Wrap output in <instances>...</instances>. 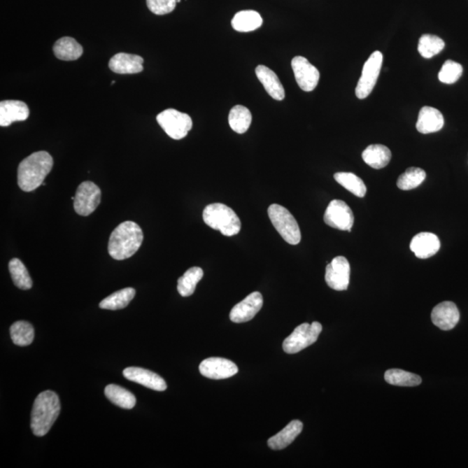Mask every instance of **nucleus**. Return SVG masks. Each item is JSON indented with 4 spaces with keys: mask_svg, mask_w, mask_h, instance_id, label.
Segmentation results:
<instances>
[{
    "mask_svg": "<svg viewBox=\"0 0 468 468\" xmlns=\"http://www.w3.org/2000/svg\"><path fill=\"white\" fill-rule=\"evenodd\" d=\"M53 52L57 59L63 61H75L83 55V49L75 38L64 37L55 43L53 46Z\"/></svg>",
    "mask_w": 468,
    "mask_h": 468,
    "instance_id": "obj_24",
    "label": "nucleus"
},
{
    "mask_svg": "<svg viewBox=\"0 0 468 468\" xmlns=\"http://www.w3.org/2000/svg\"><path fill=\"white\" fill-rule=\"evenodd\" d=\"M431 319L433 324L442 331H450L458 324L460 312L455 303L445 301L434 308Z\"/></svg>",
    "mask_w": 468,
    "mask_h": 468,
    "instance_id": "obj_15",
    "label": "nucleus"
},
{
    "mask_svg": "<svg viewBox=\"0 0 468 468\" xmlns=\"http://www.w3.org/2000/svg\"><path fill=\"white\" fill-rule=\"evenodd\" d=\"M463 68L462 64L456 63L453 60H447L442 65L441 70L439 72L438 78L441 83L452 85L462 77Z\"/></svg>",
    "mask_w": 468,
    "mask_h": 468,
    "instance_id": "obj_36",
    "label": "nucleus"
},
{
    "mask_svg": "<svg viewBox=\"0 0 468 468\" xmlns=\"http://www.w3.org/2000/svg\"><path fill=\"white\" fill-rule=\"evenodd\" d=\"M10 337L14 344L17 346H28L34 342V328L30 322L17 321L10 326Z\"/></svg>",
    "mask_w": 468,
    "mask_h": 468,
    "instance_id": "obj_32",
    "label": "nucleus"
},
{
    "mask_svg": "<svg viewBox=\"0 0 468 468\" xmlns=\"http://www.w3.org/2000/svg\"><path fill=\"white\" fill-rule=\"evenodd\" d=\"M143 61L140 56L121 52L111 57L108 67L118 74H137L143 71Z\"/></svg>",
    "mask_w": 468,
    "mask_h": 468,
    "instance_id": "obj_19",
    "label": "nucleus"
},
{
    "mask_svg": "<svg viewBox=\"0 0 468 468\" xmlns=\"http://www.w3.org/2000/svg\"><path fill=\"white\" fill-rule=\"evenodd\" d=\"M334 179L337 183L343 186L346 190L350 192L359 198L364 197L367 193V187L360 177L352 173L340 172L334 175Z\"/></svg>",
    "mask_w": 468,
    "mask_h": 468,
    "instance_id": "obj_30",
    "label": "nucleus"
},
{
    "mask_svg": "<svg viewBox=\"0 0 468 468\" xmlns=\"http://www.w3.org/2000/svg\"><path fill=\"white\" fill-rule=\"evenodd\" d=\"M123 376L132 382L141 384L148 389L156 391L166 390V383L162 377L155 372L143 368L129 367L123 371Z\"/></svg>",
    "mask_w": 468,
    "mask_h": 468,
    "instance_id": "obj_16",
    "label": "nucleus"
},
{
    "mask_svg": "<svg viewBox=\"0 0 468 468\" xmlns=\"http://www.w3.org/2000/svg\"><path fill=\"white\" fill-rule=\"evenodd\" d=\"M143 241V233L139 225L133 221H125L112 232L108 251L114 260H125L139 250Z\"/></svg>",
    "mask_w": 468,
    "mask_h": 468,
    "instance_id": "obj_2",
    "label": "nucleus"
},
{
    "mask_svg": "<svg viewBox=\"0 0 468 468\" xmlns=\"http://www.w3.org/2000/svg\"><path fill=\"white\" fill-rule=\"evenodd\" d=\"M30 115L27 104L17 100H5L0 103V126L8 127L15 122L25 121Z\"/></svg>",
    "mask_w": 468,
    "mask_h": 468,
    "instance_id": "obj_17",
    "label": "nucleus"
},
{
    "mask_svg": "<svg viewBox=\"0 0 468 468\" xmlns=\"http://www.w3.org/2000/svg\"><path fill=\"white\" fill-rule=\"evenodd\" d=\"M303 423L299 420H294L279 433L268 440V446L273 450H281L288 448L299 437L303 430Z\"/></svg>",
    "mask_w": 468,
    "mask_h": 468,
    "instance_id": "obj_22",
    "label": "nucleus"
},
{
    "mask_svg": "<svg viewBox=\"0 0 468 468\" xmlns=\"http://www.w3.org/2000/svg\"><path fill=\"white\" fill-rule=\"evenodd\" d=\"M292 68L297 85L304 92H311L318 86L320 73L306 57L297 56L292 60Z\"/></svg>",
    "mask_w": 468,
    "mask_h": 468,
    "instance_id": "obj_12",
    "label": "nucleus"
},
{
    "mask_svg": "<svg viewBox=\"0 0 468 468\" xmlns=\"http://www.w3.org/2000/svg\"><path fill=\"white\" fill-rule=\"evenodd\" d=\"M114 83H115V81L112 82L111 85H114Z\"/></svg>",
    "mask_w": 468,
    "mask_h": 468,
    "instance_id": "obj_38",
    "label": "nucleus"
},
{
    "mask_svg": "<svg viewBox=\"0 0 468 468\" xmlns=\"http://www.w3.org/2000/svg\"><path fill=\"white\" fill-rule=\"evenodd\" d=\"M252 113L248 108L237 105L232 108L228 122L231 129L238 134H244L250 128L252 123Z\"/></svg>",
    "mask_w": 468,
    "mask_h": 468,
    "instance_id": "obj_28",
    "label": "nucleus"
},
{
    "mask_svg": "<svg viewBox=\"0 0 468 468\" xmlns=\"http://www.w3.org/2000/svg\"><path fill=\"white\" fill-rule=\"evenodd\" d=\"M441 248V241L432 233H420L412 239L410 250L419 259L426 260L434 256Z\"/></svg>",
    "mask_w": 468,
    "mask_h": 468,
    "instance_id": "obj_18",
    "label": "nucleus"
},
{
    "mask_svg": "<svg viewBox=\"0 0 468 468\" xmlns=\"http://www.w3.org/2000/svg\"><path fill=\"white\" fill-rule=\"evenodd\" d=\"M426 179V172L419 168H409L399 176L397 187L401 190L409 191L418 187Z\"/></svg>",
    "mask_w": 468,
    "mask_h": 468,
    "instance_id": "obj_35",
    "label": "nucleus"
},
{
    "mask_svg": "<svg viewBox=\"0 0 468 468\" xmlns=\"http://www.w3.org/2000/svg\"><path fill=\"white\" fill-rule=\"evenodd\" d=\"M74 197L76 213L81 216H88L101 203V190L92 181H85L79 185Z\"/></svg>",
    "mask_w": 468,
    "mask_h": 468,
    "instance_id": "obj_9",
    "label": "nucleus"
},
{
    "mask_svg": "<svg viewBox=\"0 0 468 468\" xmlns=\"http://www.w3.org/2000/svg\"><path fill=\"white\" fill-rule=\"evenodd\" d=\"M263 306V297L259 292H254L241 302L236 304L230 312V319L236 324L248 322L255 317Z\"/></svg>",
    "mask_w": 468,
    "mask_h": 468,
    "instance_id": "obj_14",
    "label": "nucleus"
},
{
    "mask_svg": "<svg viewBox=\"0 0 468 468\" xmlns=\"http://www.w3.org/2000/svg\"><path fill=\"white\" fill-rule=\"evenodd\" d=\"M263 24L262 17L255 10H241L234 17L232 27L235 31L250 32L257 30Z\"/></svg>",
    "mask_w": 468,
    "mask_h": 468,
    "instance_id": "obj_25",
    "label": "nucleus"
},
{
    "mask_svg": "<svg viewBox=\"0 0 468 468\" xmlns=\"http://www.w3.org/2000/svg\"><path fill=\"white\" fill-rule=\"evenodd\" d=\"M180 1H181V0H177L178 3H180Z\"/></svg>",
    "mask_w": 468,
    "mask_h": 468,
    "instance_id": "obj_39",
    "label": "nucleus"
},
{
    "mask_svg": "<svg viewBox=\"0 0 468 468\" xmlns=\"http://www.w3.org/2000/svg\"><path fill=\"white\" fill-rule=\"evenodd\" d=\"M156 120L166 135L175 140L183 139L193 128V121L190 115L173 108L161 112Z\"/></svg>",
    "mask_w": 468,
    "mask_h": 468,
    "instance_id": "obj_7",
    "label": "nucleus"
},
{
    "mask_svg": "<svg viewBox=\"0 0 468 468\" xmlns=\"http://www.w3.org/2000/svg\"><path fill=\"white\" fill-rule=\"evenodd\" d=\"M104 393L112 404L122 409H132L136 404V398L132 392L115 384H110L105 388Z\"/></svg>",
    "mask_w": 468,
    "mask_h": 468,
    "instance_id": "obj_26",
    "label": "nucleus"
},
{
    "mask_svg": "<svg viewBox=\"0 0 468 468\" xmlns=\"http://www.w3.org/2000/svg\"><path fill=\"white\" fill-rule=\"evenodd\" d=\"M445 48V42L435 35L424 34L418 43V52L424 59H431Z\"/></svg>",
    "mask_w": 468,
    "mask_h": 468,
    "instance_id": "obj_34",
    "label": "nucleus"
},
{
    "mask_svg": "<svg viewBox=\"0 0 468 468\" xmlns=\"http://www.w3.org/2000/svg\"><path fill=\"white\" fill-rule=\"evenodd\" d=\"M271 223L275 229L290 245H297L301 241V232L295 218L288 209L281 205L273 204L268 208Z\"/></svg>",
    "mask_w": 468,
    "mask_h": 468,
    "instance_id": "obj_5",
    "label": "nucleus"
},
{
    "mask_svg": "<svg viewBox=\"0 0 468 468\" xmlns=\"http://www.w3.org/2000/svg\"><path fill=\"white\" fill-rule=\"evenodd\" d=\"M324 220L329 227L350 232L354 225V215L346 202L333 199L325 210Z\"/></svg>",
    "mask_w": 468,
    "mask_h": 468,
    "instance_id": "obj_10",
    "label": "nucleus"
},
{
    "mask_svg": "<svg viewBox=\"0 0 468 468\" xmlns=\"http://www.w3.org/2000/svg\"><path fill=\"white\" fill-rule=\"evenodd\" d=\"M136 296V290L125 288L115 292L104 299L99 304L101 309L118 311L129 306Z\"/></svg>",
    "mask_w": 468,
    "mask_h": 468,
    "instance_id": "obj_27",
    "label": "nucleus"
},
{
    "mask_svg": "<svg viewBox=\"0 0 468 468\" xmlns=\"http://www.w3.org/2000/svg\"><path fill=\"white\" fill-rule=\"evenodd\" d=\"M199 369L203 376L213 380L229 378L239 371L237 365L234 362L221 357L205 359L199 364Z\"/></svg>",
    "mask_w": 468,
    "mask_h": 468,
    "instance_id": "obj_13",
    "label": "nucleus"
},
{
    "mask_svg": "<svg viewBox=\"0 0 468 468\" xmlns=\"http://www.w3.org/2000/svg\"><path fill=\"white\" fill-rule=\"evenodd\" d=\"M384 378L388 383L395 386L416 387L422 383V378L418 375L399 369H389L385 372Z\"/></svg>",
    "mask_w": 468,
    "mask_h": 468,
    "instance_id": "obj_31",
    "label": "nucleus"
},
{
    "mask_svg": "<svg viewBox=\"0 0 468 468\" xmlns=\"http://www.w3.org/2000/svg\"><path fill=\"white\" fill-rule=\"evenodd\" d=\"M203 270L199 267H192L178 279L177 290L184 297L193 295L196 285L203 278Z\"/></svg>",
    "mask_w": 468,
    "mask_h": 468,
    "instance_id": "obj_29",
    "label": "nucleus"
},
{
    "mask_svg": "<svg viewBox=\"0 0 468 468\" xmlns=\"http://www.w3.org/2000/svg\"><path fill=\"white\" fill-rule=\"evenodd\" d=\"M255 72L257 79L262 83L264 90L274 99L277 101L285 99L284 87H283L281 80L274 71L264 66V65H259L256 68Z\"/></svg>",
    "mask_w": 468,
    "mask_h": 468,
    "instance_id": "obj_21",
    "label": "nucleus"
},
{
    "mask_svg": "<svg viewBox=\"0 0 468 468\" xmlns=\"http://www.w3.org/2000/svg\"><path fill=\"white\" fill-rule=\"evenodd\" d=\"M9 271L14 285L21 290H30L32 288V281L27 267L19 259H13L9 262Z\"/></svg>",
    "mask_w": 468,
    "mask_h": 468,
    "instance_id": "obj_33",
    "label": "nucleus"
},
{
    "mask_svg": "<svg viewBox=\"0 0 468 468\" xmlns=\"http://www.w3.org/2000/svg\"><path fill=\"white\" fill-rule=\"evenodd\" d=\"M362 159L366 164L375 169L385 168L391 159V151L382 144H372L362 152Z\"/></svg>",
    "mask_w": 468,
    "mask_h": 468,
    "instance_id": "obj_23",
    "label": "nucleus"
},
{
    "mask_svg": "<svg viewBox=\"0 0 468 468\" xmlns=\"http://www.w3.org/2000/svg\"><path fill=\"white\" fill-rule=\"evenodd\" d=\"M350 278V266L346 257H336L326 267L325 281L335 291H346Z\"/></svg>",
    "mask_w": 468,
    "mask_h": 468,
    "instance_id": "obj_11",
    "label": "nucleus"
},
{
    "mask_svg": "<svg viewBox=\"0 0 468 468\" xmlns=\"http://www.w3.org/2000/svg\"><path fill=\"white\" fill-rule=\"evenodd\" d=\"M177 0H147L148 8L156 15H165L175 10Z\"/></svg>",
    "mask_w": 468,
    "mask_h": 468,
    "instance_id": "obj_37",
    "label": "nucleus"
},
{
    "mask_svg": "<svg viewBox=\"0 0 468 468\" xmlns=\"http://www.w3.org/2000/svg\"><path fill=\"white\" fill-rule=\"evenodd\" d=\"M322 327L320 322H313L311 325L304 324L297 326L283 343L285 353L296 354L317 342Z\"/></svg>",
    "mask_w": 468,
    "mask_h": 468,
    "instance_id": "obj_6",
    "label": "nucleus"
},
{
    "mask_svg": "<svg viewBox=\"0 0 468 468\" xmlns=\"http://www.w3.org/2000/svg\"><path fill=\"white\" fill-rule=\"evenodd\" d=\"M60 401L55 392L46 390L36 398L31 411V427L36 437L45 435L60 413Z\"/></svg>",
    "mask_w": 468,
    "mask_h": 468,
    "instance_id": "obj_3",
    "label": "nucleus"
},
{
    "mask_svg": "<svg viewBox=\"0 0 468 468\" xmlns=\"http://www.w3.org/2000/svg\"><path fill=\"white\" fill-rule=\"evenodd\" d=\"M203 220L213 229L220 231L227 237L238 234L241 230V220L233 209L222 203L206 206L203 211Z\"/></svg>",
    "mask_w": 468,
    "mask_h": 468,
    "instance_id": "obj_4",
    "label": "nucleus"
},
{
    "mask_svg": "<svg viewBox=\"0 0 468 468\" xmlns=\"http://www.w3.org/2000/svg\"><path fill=\"white\" fill-rule=\"evenodd\" d=\"M383 60L382 52L376 50L366 61L364 69H362L361 78L359 79L357 88H355V96L359 99H364L372 92L374 87L376 85L377 79L379 78Z\"/></svg>",
    "mask_w": 468,
    "mask_h": 468,
    "instance_id": "obj_8",
    "label": "nucleus"
},
{
    "mask_svg": "<svg viewBox=\"0 0 468 468\" xmlns=\"http://www.w3.org/2000/svg\"><path fill=\"white\" fill-rule=\"evenodd\" d=\"M444 126V118L437 108L424 106L420 108L416 129L420 133L430 134L440 132Z\"/></svg>",
    "mask_w": 468,
    "mask_h": 468,
    "instance_id": "obj_20",
    "label": "nucleus"
},
{
    "mask_svg": "<svg viewBox=\"0 0 468 468\" xmlns=\"http://www.w3.org/2000/svg\"><path fill=\"white\" fill-rule=\"evenodd\" d=\"M52 168L53 158L48 152H35L20 162L17 184L24 192L34 191L41 186Z\"/></svg>",
    "mask_w": 468,
    "mask_h": 468,
    "instance_id": "obj_1",
    "label": "nucleus"
}]
</instances>
